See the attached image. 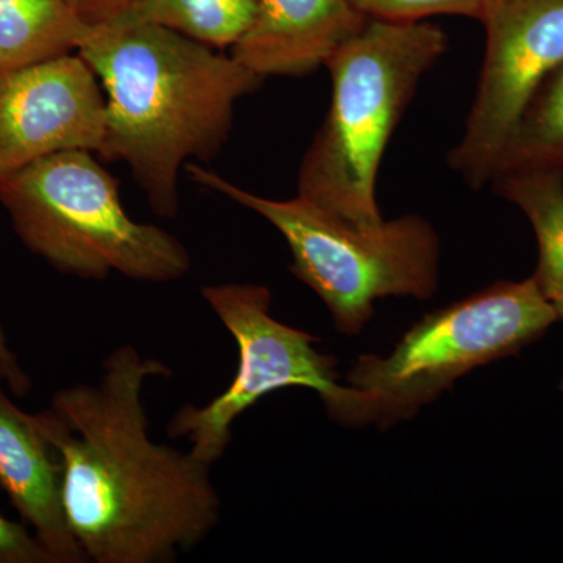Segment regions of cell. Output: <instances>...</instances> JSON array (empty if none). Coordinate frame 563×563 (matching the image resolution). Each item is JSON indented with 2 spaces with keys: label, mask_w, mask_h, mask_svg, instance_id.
I'll return each instance as SVG.
<instances>
[{
  "label": "cell",
  "mask_w": 563,
  "mask_h": 563,
  "mask_svg": "<svg viewBox=\"0 0 563 563\" xmlns=\"http://www.w3.org/2000/svg\"><path fill=\"white\" fill-rule=\"evenodd\" d=\"M172 374L124 344L106 358L98 384L63 388L36 413L60 462L66 521L88 562H174L220 521L211 465L151 439L144 383Z\"/></svg>",
  "instance_id": "6da1fadb"
},
{
  "label": "cell",
  "mask_w": 563,
  "mask_h": 563,
  "mask_svg": "<svg viewBox=\"0 0 563 563\" xmlns=\"http://www.w3.org/2000/svg\"><path fill=\"white\" fill-rule=\"evenodd\" d=\"M79 55L106 91L101 157L124 162L162 218L179 211V172L210 161L232 131L235 103L261 77L232 55L161 25L92 29Z\"/></svg>",
  "instance_id": "7a4b0ae2"
},
{
  "label": "cell",
  "mask_w": 563,
  "mask_h": 563,
  "mask_svg": "<svg viewBox=\"0 0 563 563\" xmlns=\"http://www.w3.org/2000/svg\"><path fill=\"white\" fill-rule=\"evenodd\" d=\"M450 47L431 21L369 20L325 62L332 96L299 168L298 196L357 228L384 221L377 179L421 80Z\"/></svg>",
  "instance_id": "3957f363"
},
{
  "label": "cell",
  "mask_w": 563,
  "mask_h": 563,
  "mask_svg": "<svg viewBox=\"0 0 563 563\" xmlns=\"http://www.w3.org/2000/svg\"><path fill=\"white\" fill-rule=\"evenodd\" d=\"M0 203L24 246L63 274L168 284L190 272L184 244L129 217L118 180L90 151L58 152L0 177Z\"/></svg>",
  "instance_id": "277c9868"
},
{
  "label": "cell",
  "mask_w": 563,
  "mask_h": 563,
  "mask_svg": "<svg viewBox=\"0 0 563 563\" xmlns=\"http://www.w3.org/2000/svg\"><path fill=\"white\" fill-rule=\"evenodd\" d=\"M187 173L196 184L255 211L280 232L291 251V273L320 296L344 335H357L365 328L379 299H429L437 290L440 239L420 214L357 228L301 196L265 198L195 163Z\"/></svg>",
  "instance_id": "5b68a950"
},
{
  "label": "cell",
  "mask_w": 563,
  "mask_h": 563,
  "mask_svg": "<svg viewBox=\"0 0 563 563\" xmlns=\"http://www.w3.org/2000/svg\"><path fill=\"white\" fill-rule=\"evenodd\" d=\"M555 321L558 313L533 277L499 280L426 314L385 357L362 355L346 383L368 399L372 422L390 428L465 374L542 339Z\"/></svg>",
  "instance_id": "8992f818"
},
{
  "label": "cell",
  "mask_w": 563,
  "mask_h": 563,
  "mask_svg": "<svg viewBox=\"0 0 563 563\" xmlns=\"http://www.w3.org/2000/svg\"><path fill=\"white\" fill-rule=\"evenodd\" d=\"M202 296L235 339L240 357L228 390L206 406L185 404L169 422V439H187L196 459L209 465L220 461L231 443L233 421L282 388L317 391L328 413L344 426L372 422L368 399L340 384L336 358L314 347L318 339L272 317V292L265 285H209Z\"/></svg>",
  "instance_id": "52a82bcc"
},
{
  "label": "cell",
  "mask_w": 563,
  "mask_h": 563,
  "mask_svg": "<svg viewBox=\"0 0 563 563\" xmlns=\"http://www.w3.org/2000/svg\"><path fill=\"white\" fill-rule=\"evenodd\" d=\"M483 68L451 172L473 190L492 184L507 141L540 85L563 63V0H487Z\"/></svg>",
  "instance_id": "ba28073f"
},
{
  "label": "cell",
  "mask_w": 563,
  "mask_h": 563,
  "mask_svg": "<svg viewBox=\"0 0 563 563\" xmlns=\"http://www.w3.org/2000/svg\"><path fill=\"white\" fill-rule=\"evenodd\" d=\"M106 129L101 81L79 52L0 73V177L63 151L99 154Z\"/></svg>",
  "instance_id": "9c48e42d"
},
{
  "label": "cell",
  "mask_w": 563,
  "mask_h": 563,
  "mask_svg": "<svg viewBox=\"0 0 563 563\" xmlns=\"http://www.w3.org/2000/svg\"><path fill=\"white\" fill-rule=\"evenodd\" d=\"M368 21L354 0H255L232 57L261 79L309 76Z\"/></svg>",
  "instance_id": "30bf717a"
},
{
  "label": "cell",
  "mask_w": 563,
  "mask_h": 563,
  "mask_svg": "<svg viewBox=\"0 0 563 563\" xmlns=\"http://www.w3.org/2000/svg\"><path fill=\"white\" fill-rule=\"evenodd\" d=\"M0 488L55 563H84L62 503V468L36 415L25 413L0 380Z\"/></svg>",
  "instance_id": "8fae6325"
},
{
  "label": "cell",
  "mask_w": 563,
  "mask_h": 563,
  "mask_svg": "<svg viewBox=\"0 0 563 563\" xmlns=\"http://www.w3.org/2000/svg\"><path fill=\"white\" fill-rule=\"evenodd\" d=\"M496 195L523 211L539 246L533 280L563 321V173H503L492 180Z\"/></svg>",
  "instance_id": "7c38bea8"
},
{
  "label": "cell",
  "mask_w": 563,
  "mask_h": 563,
  "mask_svg": "<svg viewBox=\"0 0 563 563\" xmlns=\"http://www.w3.org/2000/svg\"><path fill=\"white\" fill-rule=\"evenodd\" d=\"M91 33L66 0H0V73L73 54Z\"/></svg>",
  "instance_id": "4fadbf2b"
},
{
  "label": "cell",
  "mask_w": 563,
  "mask_h": 563,
  "mask_svg": "<svg viewBox=\"0 0 563 563\" xmlns=\"http://www.w3.org/2000/svg\"><path fill=\"white\" fill-rule=\"evenodd\" d=\"M254 13L255 0H139L109 25H161L222 49L242 38Z\"/></svg>",
  "instance_id": "5bb4252c"
},
{
  "label": "cell",
  "mask_w": 563,
  "mask_h": 563,
  "mask_svg": "<svg viewBox=\"0 0 563 563\" xmlns=\"http://www.w3.org/2000/svg\"><path fill=\"white\" fill-rule=\"evenodd\" d=\"M514 172L563 173V63L526 107L495 176Z\"/></svg>",
  "instance_id": "9a60e30c"
},
{
  "label": "cell",
  "mask_w": 563,
  "mask_h": 563,
  "mask_svg": "<svg viewBox=\"0 0 563 563\" xmlns=\"http://www.w3.org/2000/svg\"><path fill=\"white\" fill-rule=\"evenodd\" d=\"M369 20L421 22L435 16L472 18L479 21L487 0H354Z\"/></svg>",
  "instance_id": "2e32d148"
},
{
  "label": "cell",
  "mask_w": 563,
  "mask_h": 563,
  "mask_svg": "<svg viewBox=\"0 0 563 563\" xmlns=\"http://www.w3.org/2000/svg\"><path fill=\"white\" fill-rule=\"evenodd\" d=\"M0 563H55V559L27 525L0 514Z\"/></svg>",
  "instance_id": "e0dca14e"
},
{
  "label": "cell",
  "mask_w": 563,
  "mask_h": 563,
  "mask_svg": "<svg viewBox=\"0 0 563 563\" xmlns=\"http://www.w3.org/2000/svg\"><path fill=\"white\" fill-rule=\"evenodd\" d=\"M136 2L139 0H66L74 13L91 29L111 24Z\"/></svg>",
  "instance_id": "ac0fdd59"
},
{
  "label": "cell",
  "mask_w": 563,
  "mask_h": 563,
  "mask_svg": "<svg viewBox=\"0 0 563 563\" xmlns=\"http://www.w3.org/2000/svg\"><path fill=\"white\" fill-rule=\"evenodd\" d=\"M0 380L9 384L11 393L25 396L32 387L31 377L18 362L16 355L10 350L5 333L0 325Z\"/></svg>",
  "instance_id": "d6986e66"
},
{
  "label": "cell",
  "mask_w": 563,
  "mask_h": 563,
  "mask_svg": "<svg viewBox=\"0 0 563 563\" xmlns=\"http://www.w3.org/2000/svg\"><path fill=\"white\" fill-rule=\"evenodd\" d=\"M561 388H562V391H563V380H562V384H561Z\"/></svg>",
  "instance_id": "ffe728a7"
}]
</instances>
